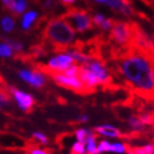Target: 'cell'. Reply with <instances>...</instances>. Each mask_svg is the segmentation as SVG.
Listing matches in <instances>:
<instances>
[{"label": "cell", "mask_w": 154, "mask_h": 154, "mask_svg": "<svg viewBox=\"0 0 154 154\" xmlns=\"http://www.w3.org/2000/svg\"><path fill=\"white\" fill-rule=\"evenodd\" d=\"M118 77L135 94L154 98V56L139 48H130L113 57L109 65Z\"/></svg>", "instance_id": "obj_1"}, {"label": "cell", "mask_w": 154, "mask_h": 154, "mask_svg": "<svg viewBox=\"0 0 154 154\" xmlns=\"http://www.w3.org/2000/svg\"><path fill=\"white\" fill-rule=\"evenodd\" d=\"M43 36L53 46L54 52H65L74 41L75 30L61 17L48 23Z\"/></svg>", "instance_id": "obj_2"}, {"label": "cell", "mask_w": 154, "mask_h": 154, "mask_svg": "<svg viewBox=\"0 0 154 154\" xmlns=\"http://www.w3.org/2000/svg\"><path fill=\"white\" fill-rule=\"evenodd\" d=\"M134 35V23L125 21H113V26L110 29L109 38L113 41L122 50H128L132 44Z\"/></svg>", "instance_id": "obj_3"}, {"label": "cell", "mask_w": 154, "mask_h": 154, "mask_svg": "<svg viewBox=\"0 0 154 154\" xmlns=\"http://www.w3.org/2000/svg\"><path fill=\"white\" fill-rule=\"evenodd\" d=\"M77 32H85L93 28V19H90L86 11L82 9H69L62 17Z\"/></svg>", "instance_id": "obj_4"}, {"label": "cell", "mask_w": 154, "mask_h": 154, "mask_svg": "<svg viewBox=\"0 0 154 154\" xmlns=\"http://www.w3.org/2000/svg\"><path fill=\"white\" fill-rule=\"evenodd\" d=\"M51 78L60 86L67 88L69 90H73L77 94H90L93 93L90 89H88L83 82L79 79L78 76H68L64 73H53L50 75Z\"/></svg>", "instance_id": "obj_5"}, {"label": "cell", "mask_w": 154, "mask_h": 154, "mask_svg": "<svg viewBox=\"0 0 154 154\" xmlns=\"http://www.w3.org/2000/svg\"><path fill=\"white\" fill-rule=\"evenodd\" d=\"M82 65L85 66L86 68H88L90 72H93L94 74L98 77L101 85H103V86H111L112 78H111L110 74L107 71L106 66L103 65V63L101 61L96 60V58H91L90 61H88L87 63H84Z\"/></svg>", "instance_id": "obj_6"}, {"label": "cell", "mask_w": 154, "mask_h": 154, "mask_svg": "<svg viewBox=\"0 0 154 154\" xmlns=\"http://www.w3.org/2000/svg\"><path fill=\"white\" fill-rule=\"evenodd\" d=\"M10 91H11V94H12L13 97H14V99H16L20 109L23 110V111H26V112H29V111L32 110V107L34 106V103H35V101H34V98H33L31 95L23 93L21 90L16 89V88H13V87L10 88Z\"/></svg>", "instance_id": "obj_7"}, {"label": "cell", "mask_w": 154, "mask_h": 154, "mask_svg": "<svg viewBox=\"0 0 154 154\" xmlns=\"http://www.w3.org/2000/svg\"><path fill=\"white\" fill-rule=\"evenodd\" d=\"M78 77L79 79L83 82V84L85 86L90 89L91 91H95V88L97 86L101 85L100 84V80L98 79V77L94 74L93 72H90L88 68H86L85 66H79V73H78Z\"/></svg>", "instance_id": "obj_8"}, {"label": "cell", "mask_w": 154, "mask_h": 154, "mask_svg": "<svg viewBox=\"0 0 154 154\" xmlns=\"http://www.w3.org/2000/svg\"><path fill=\"white\" fill-rule=\"evenodd\" d=\"M19 76L34 87H42L45 84L44 74L38 69H34V71L22 69L19 72Z\"/></svg>", "instance_id": "obj_9"}, {"label": "cell", "mask_w": 154, "mask_h": 154, "mask_svg": "<svg viewBox=\"0 0 154 154\" xmlns=\"http://www.w3.org/2000/svg\"><path fill=\"white\" fill-rule=\"evenodd\" d=\"M105 3L125 16L133 14V10H132V7L129 5V0H106Z\"/></svg>", "instance_id": "obj_10"}, {"label": "cell", "mask_w": 154, "mask_h": 154, "mask_svg": "<svg viewBox=\"0 0 154 154\" xmlns=\"http://www.w3.org/2000/svg\"><path fill=\"white\" fill-rule=\"evenodd\" d=\"M94 131L96 132V134L98 135H103V137H106V138H120L121 137V132L118 128H116L111 125H98L94 129Z\"/></svg>", "instance_id": "obj_11"}, {"label": "cell", "mask_w": 154, "mask_h": 154, "mask_svg": "<svg viewBox=\"0 0 154 154\" xmlns=\"http://www.w3.org/2000/svg\"><path fill=\"white\" fill-rule=\"evenodd\" d=\"M74 134H75V138H76L77 141L80 142V143L86 144L87 141H88L94 134H96V132L94 131V130H90V129L80 128V129H77Z\"/></svg>", "instance_id": "obj_12"}, {"label": "cell", "mask_w": 154, "mask_h": 154, "mask_svg": "<svg viewBox=\"0 0 154 154\" xmlns=\"http://www.w3.org/2000/svg\"><path fill=\"white\" fill-rule=\"evenodd\" d=\"M128 125L134 132L143 131V129H144V125L142 123L140 118L139 117H134V116H131V117L128 118Z\"/></svg>", "instance_id": "obj_13"}, {"label": "cell", "mask_w": 154, "mask_h": 154, "mask_svg": "<svg viewBox=\"0 0 154 154\" xmlns=\"http://www.w3.org/2000/svg\"><path fill=\"white\" fill-rule=\"evenodd\" d=\"M86 153L87 154H97L98 152V143H97V134H94L91 138L87 141L86 144Z\"/></svg>", "instance_id": "obj_14"}, {"label": "cell", "mask_w": 154, "mask_h": 154, "mask_svg": "<svg viewBox=\"0 0 154 154\" xmlns=\"http://www.w3.org/2000/svg\"><path fill=\"white\" fill-rule=\"evenodd\" d=\"M128 150V146L123 143V142H111V145H110V152L116 154H125L127 153Z\"/></svg>", "instance_id": "obj_15"}, {"label": "cell", "mask_w": 154, "mask_h": 154, "mask_svg": "<svg viewBox=\"0 0 154 154\" xmlns=\"http://www.w3.org/2000/svg\"><path fill=\"white\" fill-rule=\"evenodd\" d=\"M35 18H36V13L34 12V11H30V12H28L26 14H24L23 20H22V28L24 30L29 29Z\"/></svg>", "instance_id": "obj_16"}, {"label": "cell", "mask_w": 154, "mask_h": 154, "mask_svg": "<svg viewBox=\"0 0 154 154\" xmlns=\"http://www.w3.org/2000/svg\"><path fill=\"white\" fill-rule=\"evenodd\" d=\"M71 152L75 154H87L86 153V145L84 143H80V142L76 141L72 144Z\"/></svg>", "instance_id": "obj_17"}, {"label": "cell", "mask_w": 154, "mask_h": 154, "mask_svg": "<svg viewBox=\"0 0 154 154\" xmlns=\"http://www.w3.org/2000/svg\"><path fill=\"white\" fill-rule=\"evenodd\" d=\"M32 137L33 139L35 140L38 143H40V144H43V145H46L48 143V137L44 134V133H42V132H33L32 133Z\"/></svg>", "instance_id": "obj_18"}, {"label": "cell", "mask_w": 154, "mask_h": 154, "mask_svg": "<svg viewBox=\"0 0 154 154\" xmlns=\"http://www.w3.org/2000/svg\"><path fill=\"white\" fill-rule=\"evenodd\" d=\"M1 26H2V29L6 31V32H11L14 28V23H13L12 19L9 18V17H6L3 18L2 21H1Z\"/></svg>", "instance_id": "obj_19"}, {"label": "cell", "mask_w": 154, "mask_h": 154, "mask_svg": "<svg viewBox=\"0 0 154 154\" xmlns=\"http://www.w3.org/2000/svg\"><path fill=\"white\" fill-rule=\"evenodd\" d=\"M3 41L6 42V44L10 45V46L12 48L13 51H16V52L22 51V44H21L20 42L14 41V40H12V38H3Z\"/></svg>", "instance_id": "obj_20"}, {"label": "cell", "mask_w": 154, "mask_h": 154, "mask_svg": "<svg viewBox=\"0 0 154 154\" xmlns=\"http://www.w3.org/2000/svg\"><path fill=\"white\" fill-rule=\"evenodd\" d=\"M110 145H111V142L107 141V140H101L98 142V152L101 154L110 152Z\"/></svg>", "instance_id": "obj_21"}, {"label": "cell", "mask_w": 154, "mask_h": 154, "mask_svg": "<svg viewBox=\"0 0 154 154\" xmlns=\"http://www.w3.org/2000/svg\"><path fill=\"white\" fill-rule=\"evenodd\" d=\"M12 48L10 46V45L6 44V43H2V44L0 45V54L2 57H9L12 55Z\"/></svg>", "instance_id": "obj_22"}, {"label": "cell", "mask_w": 154, "mask_h": 154, "mask_svg": "<svg viewBox=\"0 0 154 154\" xmlns=\"http://www.w3.org/2000/svg\"><path fill=\"white\" fill-rule=\"evenodd\" d=\"M140 120L142 121L143 125H152L154 122V118L152 115H149V113H142V115L139 116Z\"/></svg>", "instance_id": "obj_23"}, {"label": "cell", "mask_w": 154, "mask_h": 154, "mask_svg": "<svg viewBox=\"0 0 154 154\" xmlns=\"http://www.w3.org/2000/svg\"><path fill=\"white\" fill-rule=\"evenodd\" d=\"M2 3L6 6L7 9H9L11 12L16 13V9H17V2L14 0H2Z\"/></svg>", "instance_id": "obj_24"}, {"label": "cell", "mask_w": 154, "mask_h": 154, "mask_svg": "<svg viewBox=\"0 0 154 154\" xmlns=\"http://www.w3.org/2000/svg\"><path fill=\"white\" fill-rule=\"evenodd\" d=\"M26 0H17V9H16V14H20L22 13L26 9Z\"/></svg>", "instance_id": "obj_25"}, {"label": "cell", "mask_w": 154, "mask_h": 154, "mask_svg": "<svg viewBox=\"0 0 154 154\" xmlns=\"http://www.w3.org/2000/svg\"><path fill=\"white\" fill-rule=\"evenodd\" d=\"M105 20H106V18H105L103 14H99V13H97V14H95V16L93 17V23L98 26H101V23H103Z\"/></svg>", "instance_id": "obj_26"}, {"label": "cell", "mask_w": 154, "mask_h": 154, "mask_svg": "<svg viewBox=\"0 0 154 154\" xmlns=\"http://www.w3.org/2000/svg\"><path fill=\"white\" fill-rule=\"evenodd\" d=\"M29 154H50L46 150L44 149H41V148H32L30 149Z\"/></svg>", "instance_id": "obj_27"}, {"label": "cell", "mask_w": 154, "mask_h": 154, "mask_svg": "<svg viewBox=\"0 0 154 154\" xmlns=\"http://www.w3.org/2000/svg\"><path fill=\"white\" fill-rule=\"evenodd\" d=\"M78 122H80V123H85V122H87L88 121V116L87 115H82V116H79L78 117Z\"/></svg>", "instance_id": "obj_28"}, {"label": "cell", "mask_w": 154, "mask_h": 154, "mask_svg": "<svg viewBox=\"0 0 154 154\" xmlns=\"http://www.w3.org/2000/svg\"><path fill=\"white\" fill-rule=\"evenodd\" d=\"M133 152H134L135 154H145L144 153V150H143V148H142V146L134 148V149H133Z\"/></svg>", "instance_id": "obj_29"}, {"label": "cell", "mask_w": 154, "mask_h": 154, "mask_svg": "<svg viewBox=\"0 0 154 154\" xmlns=\"http://www.w3.org/2000/svg\"><path fill=\"white\" fill-rule=\"evenodd\" d=\"M63 1V3L64 5H67V6H69V5H72V3H74L75 0H62Z\"/></svg>", "instance_id": "obj_30"}, {"label": "cell", "mask_w": 154, "mask_h": 154, "mask_svg": "<svg viewBox=\"0 0 154 154\" xmlns=\"http://www.w3.org/2000/svg\"><path fill=\"white\" fill-rule=\"evenodd\" d=\"M125 154H135V153H134V152H133V150H129V151L127 152V153H125Z\"/></svg>", "instance_id": "obj_31"}, {"label": "cell", "mask_w": 154, "mask_h": 154, "mask_svg": "<svg viewBox=\"0 0 154 154\" xmlns=\"http://www.w3.org/2000/svg\"><path fill=\"white\" fill-rule=\"evenodd\" d=\"M97 1H100V2H106V0H97Z\"/></svg>", "instance_id": "obj_32"}, {"label": "cell", "mask_w": 154, "mask_h": 154, "mask_svg": "<svg viewBox=\"0 0 154 154\" xmlns=\"http://www.w3.org/2000/svg\"><path fill=\"white\" fill-rule=\"evenodd\" d=\"M68 154H75V153H72V152H71V153H68Z\"/></svg>", "instance_id": "obj_33"}]
</instances>
